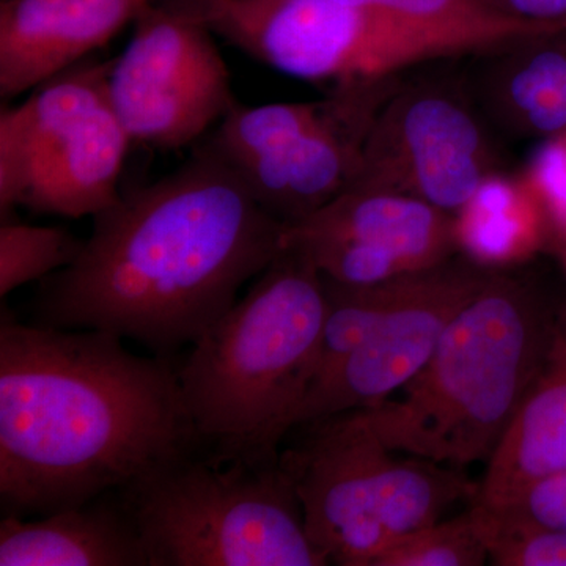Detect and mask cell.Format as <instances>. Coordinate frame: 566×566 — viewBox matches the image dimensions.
Masks as SVG:
<instances>
[{
	"instance_id": "cell-1",
	"label": "cell",
	"mask_w": 566,
	"mask_h": 566,
	"mask_svg": "<svg viewBox=\"0 0 566 566\" xmlns=\"http://www.w3.org/2000/svg\"><path fill=\"white\" fill-rule=\"evenodd\" d=\"M200 449L178 368L117 335L0 323V502L44 516L123 493Z\"/></svg>"
},
{
	"instance_id": "cell-2",
	"label": "cell",
	"mask_w": 566,
	"mask_h": 566,
	"mask_svg": "<svg viewBox=\"0 0 566 566\" xmlns=\"http://www.w3.org/2000/svg\"><path fill=\"white\" fill-rule=\"evenodd\" d=\"M273 218L203 145L180 169L93 218L70 266L36 297V324L93 329L151 352L191 346L283 249Z\"/></svg>"
},
{
	"instance_id": "cell-3",
	"label": "cell",
	"mask_w": 566,
	"mask_h": 566,
	"mask_svg": "<svg viewBox=\"0 0 566 566\" xmlns=\"http://www.w3.org/2000/svg\"><path fill=\"white\" fill-rule=\"evenodd\" d=\"M326 315L323 275L283 248L178 367L199 446L219 461L273 464L315 381Z\"/></svg>"
},
{
	"instance_id": "cell-4",
	"label": "cell",
	"mask_w": 566,
	"mask_h": 566,
	"mask_svg": "<svg viewBox=\"0 0 566 566\" xmlns=\"http://www.w3.org/2000/svg\"><path fill=\"white\" fill-rule=\"evenodd\" d=\"M556 311L534 282L491 271L400 397L360 411L395 452L458 471L488 463L542 367Z\"/></svg>"
},
{
	"instance_id": "cell-5",
	"label": "cell",
	"mask_w": 566,
	"mask_h": 566,
	"mask_svg": "<svg viewBox=\"0 0 566 566\" xmlns=\"http://www.w3.org/2000/svg\"><path fill=\"white\" fill-rule=\"evenodd\" d=\"M301 427L304 438L279 453V465L331 565L374 566L395 543L479 494L464 472L390 450L360 409Z\"/></svg>"
},
{
	"instance_id": "cell-6",
	"label": "cell",
	"mask_w": 566,
	"mask_h": 566,
	"mask_svg": "<svg viewBox=\"0 0 566 566\" xmlns=\"http://www.w3.org/2000/svg\"><path fill=\"white\" fill-rule=\"evenodd\" d=\"M150 566H327L281 465L191 455L120 493Z\"/></svg>"
},
{
	"instance_id": "cell-7",
	"label": "cell",
	"mask_w": 566,
	"mask_h": 566,
	"mask_svg": "<svg viewBox=\"0 0 566 566\" xmlns=\"http://www.w3.org/2000/svg\"><path fill=\"white\" fill-rule=\"evenodd\" d=\"M112 61L82 62L0 112V216L80 219L118 199L133 144L107 95Z\"/></svg>"
},
{
	"instance_id": "cell-8",
	"label": "cell",
	"mask_w": 566,
	"mask_h": 566,
	"mask_svg": "<svg viewBox=\"0 0 566 566\" xmlns=\"http://www.w3.org/2000/svg\"><path fill=\"white\" fill-rule=\"evenodd\" d=\"M392 80L335 88L307 103H238L208 139L264 210L283 226L314 214L348 188Z\"/></svg>"
},
{
	"instance_id": "cell-9",
	"label": "cell",
	"mask_w": 566,
	"mask_h": 566,
	"mask_svg": "<svg viewBox=\"0 0 566 566\" xmlns=\"http://www.w3.org/2000/svg\"><path fill=\"white\" fill-rule=\"evenodd\" d=\"M219 39L294 80L354 87L434 61L409 33L346 0H178Z\"/></svg>"
},
{
	"instance_id": "cell-10",
	"label": "cell",
	"mask_w": 566,
	"mask_h": 566,
	"mask_svg": "<svg viewBox=\"0 0 566 566\" xmlns=\"http://www.w3.org/2000/svg\"><path fill=\"white\" fill-rule=\"evenodd\" d=\"M107 95L133 144L158 150L202 139L238 104L214 33L178 0H158L134 21Z\"/></svg>"
},
{
	"instance_id": "cell-11",
	"label": "cell",
	"mask_w": 566,
	"mask_h": 566,
	"mask_svg": "<svg viewBox=\"0 0 566 566\" xmlns=\"http://www.w3.org/2000/svg\"><path fill=\"white\" fill-rule=\"evenodd\" d=\"M495 156L474 106L444 85H395L376 112L352 185L416 197L453 214Z\"/></svg>"
},
{
	"instance_id": "cell-12",
	"label": "cell",
	"mask_w": 566,
	"mask_h": 566,
	"mask_svg": "<svg viewBox=\"0 0 566 566\" xmlns=\"http://www.w3.org/2000/svg\"><path fill=\"white\" fill-rule=\"evenodd\" d=\"M283 248L303 253L324 277L345 285L422 273L458 252L453 214L406 193L359 185L285 226Z\"/></svg>"
},
{
	"instance_id": "cell-13",
	"label": "cell",
	"mask_w": 566,
	"mask_h": 566,
	"mask_svg": "<svg viewBox=\"0 0 566 566\" xmlns=\"http://www.w3.org/2000/svg\"><path fill=\"white\" fill-rule=\"evenodd\" d=\"M491 271L450 260L417 275L400 304L322 385L312 387L294 428L371 408L400 392L424 367L453 316Z\"/></svg>"
},
{
	"instance_id": "cell-14",
	"label": "cell",
	"mask_w": 566,
	"mask_h": 566,
	"mask_svg": "<svg viewBox=\"0 0 566 566\" xmlns=\"http://www.w3.org/2000/svg\"><path fill=\"white\" fill-rule=\"evenodd\" d=\"M158 0H0V96L11 99L84 62Z\"/></svg>"
},
{
	"instance_id": "cell-15",
	"label": "cell",
	"mask_w": 566,
	"mask_h": 566,
	"mask_svg": "<svg viewBox=\"0 0 566 566\" xmlns=\"http://www.w3.org/2000/svg\"><path fill=\"white\" fill-rule=\"evenodd\" d=\"M560 471H566V303L556 311L542 367L488 461L472 504H499L531 480Z\"/></svg>"
},
{
	"instance_id": "cell-16",
	"label": "cell",
	"mask_w": 566,
	"mask_h": 566,
	"mask_svg": "<svg viewBox=\"0 0 566 566\" xmlns=\"http://www.w3.org/2000/svg\"><path fill=\"white\" fill-rule=\"evenodd\" d=\"M0 566H150L128 509L103 501L0 523Z\"/></svg>"
},
{
	"instance_id": "cell-17",
	"label": "cell",
	"mask_w": 566,
	"mask_h": 566,
	"mask_svg": "<svg viewBox=\"0 0 566 566\" xmlns=\"http://www.w3.org/2000/svg\"><path fill=\"white\" fill-rule=\"evenodd\" d=\"M482 55L480 98L497 125L538 140L566 132V33L527 36Z\"/></svg>"
},
{
	"instance_id": "cell-18",
	"label": "cell",
	"mask_w": 566,
	"mask_h": 566,
	"mask_svg": "<svg viewBox=\"0 0 566 566\" xmlns=\"http://www.w3.org/2000/svg\"><path fill=\"white\" fill-rule=\"evenodd\" d=\"M458 252L485 271L527 262L551 243L546 212L523 174L488 175L453 212Z\"/></svg>"
},
{
	"instance_id": "cell-19",
	"label": "cell",
	"mask_w": 566,
	"mask_h": 566,
	"mask_svg": "<svg viewBox=\"0 0 566 566\" xmlns=\"http://www.w3.org/2000/svg\"><path fill=\"white\" fill-rule=\"evenodd\" d=\"M382 14L439 59L485 54L534 35H553L505 17L486 0H346Z\"/></svg>"
},
{
	"instance_id": "cell-20",
	"label": "cell",
	"mask_w": 566,
	"mask_h": 566,
	"mask_svg": "<svg viewBox=\"0 0 566 566\" xmlns=\"http://www.w3.org/2000/svg\"><path fill=\"white\" fill-rule=\"evenodd\" d=\"M419 274L405 275L376 285H345L323 275L326 315L312 387L326 381L345 363L346 357L367 340L368 335L409 293Z\"/></svg>"
},
{
	"instance_id": "cell-21",
	"label": "cell",
	"mask_w": 566,
	"mask_h": 566,
	"mask_svg": "<svg viewBox=\"0 0 566 566\" xmlns=\"http://www.w3.org/2000/svg\"><path fill=\"white\" fill-rule=\"evenodd\" d=\"M84 240L62 227L29 226L6 219L0 226V296L70 266Z\"/></svg>"
},
{
	"instance_id": "cell-22",
	"label": "cell",
	"mask_w": 566,
	"mask_h": 566,
	"mask_svg": "<svg viewBox=\"0 0 566 566\" xmlns=\"http://www.w3.org/2000/svg\"><path fill=\"white\" fill-rule=\"evenodd\" d=\"M488 562L485 539L471 506L395 543L374 566H482Z\"/></svg>"
},
{
	"instance_id": "cell-23",
	"label": "cell",
	"mask_w": 566,
	"mask_h": 566,
	"mask_svg": "<svg viewBox=\"0 0 566 566\" xmlns=\"http://www.w3.org/2000/svg\"><path fill=\"white\" fill-rule=\"evenodd\" d=\"M495 566H566V532L493 506L472 504Z\"/></svg>"
},
{
	"instance_id": "cell-24",
	"label": "cell",
	"mask_w": 566,
	"mask_h": 566,
	"mask_svg": "<svg viewBox=\"0 0 566 566\" xmlns=\"http://www.w3.org/2000/svg\"><path fill=\"white\" fill-rule=\"evenodd\" d=\"M549 223L551 243L566 237V132L539 140L523 172Z\"/></svg>"
},
{
	"instance_id": "cell-25",
	"label": "cell",
	"mask_w": 566,
	"mask_h": 566,
	"mask_svg": "<svg viewBox=\"0 0 566 566\" xmlns=\"http://www.w3.org/2000/svg\"><path fill=\"white\" fill-rule=\"evenodd\" d=\"M486 506L566 532V471L531 480L506 495L504 501Z\"/></svg>"
},
{
	"instance_id": "cell-26",
	"label": "cell",
	"mask_w": 566,
	"mask_h": 566,
	"mask_svg": "<svg viewBox=\"0 0 566 566\" xmlns=\"http://www.w3.org/2000/svg\"><path fill=\"white\" fill-rule=\"evenodd\" d=\"M513 20L547 32L566 33V0H486Z\"/></svg>"
},
{
	"instance_id": "cell-27",
	"label": "cell",
	"mask_w": 566,
	"mask_h": 566,
	"mask_svg": "<svg viewBox=\"0 0 566 566\" xmlns=\"http://www.w3.org/2000/svg\"><path fill=\"white\" fill-rule=\"evenodd\" d=\"M553 245L554 248H556L558 256H560L562 263H564L566 271V237L562 238V240L556 241V243H553Z\"/></svg>"
}]
</instances>
